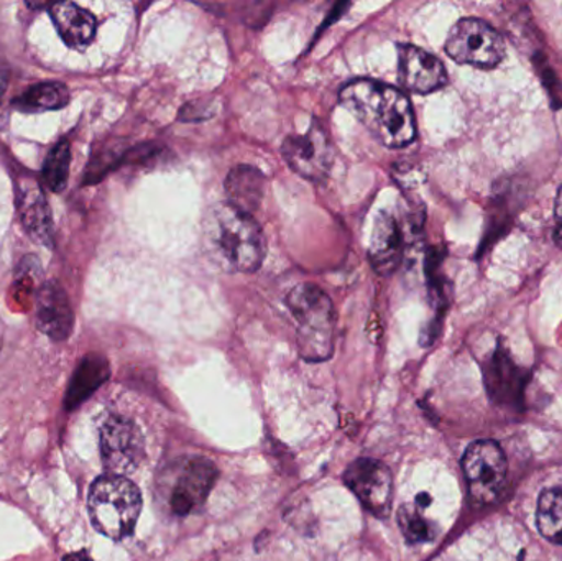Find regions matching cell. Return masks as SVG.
Instances as JSON below:
<instances>
[{
	"mask_svg": "<svg viewBox=\"0 0 562 561\" xmlns=\"http://www.w3.org/2000/svg\"><path fill=\"white\" fill-rule=\"evenodd\" d=\"M344 108L389 148H402L416 137L415 114L405 92L385 82L357 79L340 91Z\"/></svg>",
	"mask_w": 562,
	"mask_h": 561,
	"instance_id": "cell-1",
	"label": "cell"
},
{
	"mask_svg": "<svg viewBox=\"0 0 562 561\" xmlns=\"http://www.w3.org/2000/svg\"><path fill=\"white\" fill-rule=\"evenodd\" d=\"M204 246L217 266L227 272L252 273L267 254L262 227L254 216L229 203L211 207L203 224Z\"/></svg>",
	"mask_w": 562,
	"mask_h": 561,
	"instance_id": "cell-2",
	"label": "cell"
},
{
	"mask_svg": "<svg viewBox=\"0 0 562 561\" xmlns=\"http://www.w3.org/2000/svg\"><path fill=\"white\" fill-rule=\"evenodd\" d=\"M286 306L296 322L301 358L310 362L329 359L336 333V312L329 296L313 283H301L288 293Z\"/></svg>",
	"mask_w": 562,
	"mask_h": 561,
	"instance_id": "cell-3",
	"label": "cell"
},
{
	"mask_svg": "<svg viewBox=\"0 0 562 561\" xmlns=\"http://www.w3.org/2000/svg\"><path fill=\"white\" fill-rule=\"evenodd\" d=\"M89 517L102 536L122 540L132 536L142 513V494L124 476L105 474L89 491Z\"/></svg>",
	"mask_w": 562,
	"mask_h": 561,
	"instance_id": "cell-4",
	"label": "cell"
},
{
	"mask_svg": "<svg viewBox=\"0 0 562 561\" xmlns=\"http://www.w3.org/2000/svg\"><path fill=\"white\" fill-rule=\"evenodd\" d=\"M217 480V468L203 457L181 458L158 481V497L170 516L187 517L204 506Z\"/></svg>",
	"mask_w": 562,
	"mask_h": 561,
	"instance_id": "cell-5",
	"label": "cell"
},
{
	"mask_svg": "<svg viewBox=\"0 0 562 561\" xmlns=\"http://www.w3.org/2000/svg\"><path fill=\"white\" fill-rule=\"evenodd\" d=\"M446 53L461 65L488 69L504 59L505 43L484 20L462 19L449 32Z\"/></svg>",
	"mask_w": 562,
	"mask_h": 561,
	"instance_id": "cell-6",
	"label": "cell"
},
{
	"mask_svg": "<svg viewBox=\"0 0 562 561\" xmlns=\"http://www.w3.org/2000/svg\"><path fill=\"white\" fill-rule=\"evenodd\" d=\"M462 468L474 503L479 506L494 503L507 480L508 464L504 450L495 441H475L465 451Z\"/></svg>",
	"mask_w": 562,
	"mask_h": 561,
	"instance_id": "cell-7",
	"label": "cell"
},
{
	"mask_svg": "<svg viewBox=\"0 0 562 561\" xmlns=\"http://www.w3.org/2000/svg\"><path fill=\"white\" fill-rule=\"evenodd\" d=\"M101 457L108 474L127 476L145 458L144 435L137 425L121 415L105 418L101 427Z\"/></svg>",
	"mask_w": 562,
	"mask_h": 561,
	"instance_id": "cell-8",
	"label": "cell"
},
{
	"mask_svg": "<svg viewBox=\"0 0 562 561\" xmlns=\"http://www.w3.org/2000/svg\"><path fill=\"white\" fill-rule=\"evenodd\" d=\"M281 154L291 170L314 183L326 180L333 167V144L317 122L304 134L288 137L281 145Z\"/></svg>",
	"mask_w": 562,
	"mask_h": 561,
	"instance_id": "cell-9",
	"label": "cell"
},
{
	"mask_svg": "<svg viewBox=\"0 0 562 561\" xmlns=\"http://www.w3.org/2000/svg\"><path fill=\"white\" fill-rule=\"evenodd\" d=\"M344 483L373 516L382 519L389 516L393 501V478L385 464L372 458H360L347 468Z\"/></svg>",
	"mask_w": 562,
	"mask_h": 561,
	"instance_id": "cell-10",
	"label": "cell"
},
{
	"mask_svg": "<svg viewBox=\"0 0 562 561\" xmlns=\"http://www.w3.org/2000/svg\"><path fill=\"white\" fill-rule=\"evenodd\" d=\"M16 210L23 229L35 243L53 247V216L43 188L30 175L16 178Z\"/></svg>",
	"mask_w": 562,
	"mask_h": 561,
	"instance_id": "cell-11",
	"label": "cell"
},
{
	"mask_svg": "<svg viewBox=\"0 0 562 561\" xmlns=\"http://www.w3.org/2000/svg\"><path fill=\"white\" fill-rule=\"evenodd\" d=\"M398 76L403 89L416 94H429L448 82L442 63L413 45H398Z\"/></svg>",
	"mask_w": 562,
	"mask_h": 561,
	"instance_id": "cell-12",
	"label": "cell"
},
{
	"mask_svg": "<svg viewBox=\"0 0 562 561\" xmlns=\"http://www.w3.org/2000/svg\"><path fill=\"white\" fill-rule=\"evenodd\" d=\"M36 326L53 341L61 343L71 336L75 313L63 287L56 280L43 283L36 295Z\"/></svg>",
	"mask_w": 562,
	"mask_h": 561,
	"instance_id": "cell-13",
	"label": "cell"
},
{
	"mask_svg": "<svg viewBox=\"0 0 562 561\" xmlns=\"http://www.w3.org/2000/svg\"><path fill=\"white\" fill-rule=\"evenodd\" d=\"M402 256L403 239L398 223L393 214L382 211L373 224L372 239H370L369 246L370 263L376 273L389 277L402 262Z\"/></svg>",
	"mask_w": 562,
	"mask_h": 561,
	"instance_id": "cell-14",
	"label": "cell"
},
{
	"mask_svg": "<svg viewBox=\"0 0 562 561\" xmlns=\"http://www.w3.org/2000/svg\"><path fill=\"white\" fill-rule=\"evenodd\" d=\"M48 9L59 36L69 48L82 49L91 45L98 30L91 12L72 2L53 3Z\"/></svg>",
	"mask_w": 562,
	"mask_h": 561,
	"instance_id": "cell-15",
	"label": "cell"
},
{
	"mask_svg": "<svg viewBox=\"0 0 562 561\" xmlns=\"http://www.w3.org/2000/svg\"><path fill=\"white\" fill-rule=\"evenodd\" d=\"M226 193L229 204L252 216L262 204L266 177L259 168L240 165L227 175Z\"/></svg>",
	"mask_w": 562,
	"mask_h": 561,
	"instance_id": "cell-16",
	"label": "cell"
},
{
	"mask_svg": "<svg viewBox=\"0 0 562 561\" xmlns=\"http://www.w3.org/2000/svg\"><path fill=\"white\" fill-rule=\"evenodd\" d=\"M111 375L108 359L101 355H88L79 361L68 392H66L65 405L68 411H75L85 404Z\"/></svg>",
	"mask_w": 562,
	"mask_h": 561,
	"instance_id": "cell-17",
	"label": "cell"
},
{
	"mask_svg": "<svg viewBox=\"0 0 562 561\" xmlns=\"http://www.w3.org/2000/svg\"><path fill=\"white\" fill-rule=\"evenodd\" d=\"M69 102V91L63 82L45 81L36 82L22 92L19 98L13 99V108L20 112L58 111Z\"/></svg>",
	"mask_w": 562,
	"mask_h": 561,
	"instance_id": "cell-18",
	"label": "cell"
},
{
	"mask_svg": "<svg viewBox=\"0 0 562 561\" xmlns=\"http://www.w3.org/2000/svg\"><path fill=\"white\" fill-rule=\"evenodd\" d=\"M537 524L541 536L562 546V491L547 490L538 501Z\"/></svg>",
	"mask_w": 562,
	"mask_h": 561,
	"instance_id": "cell-19",
	"label": "cell"
},
{
	"mask_svg": "<svg viewBox=\"0 0 562 561\" xmlns=\"http://www.w3.org/2000/svg\"><path fill=\"white\" fill-rule=\"evenodd\" d=\"M69 165H71V145L68 141L58 142L49 150L45 164H43L42 178L49 190L59 193L68 183Z\"/></svg>",
	"mask_w": 562,
	"mask_h": 561,
	"instance_id": "cell-20",
	"label": "cell"
},
{
	"mask_svg": "<svg viewBox=\"0 0 562 561\" xmlns=\"http://www.w3.org/2000/svg\"><path fill=\"white\" fill-rule=\"evenodd\" d=\"M425 506L416 501L405 504L398 513V526L409 543H425L435 539L436 529L431 520L423 513Z\"/></svg>",
	"mask_w": 562,
	"mask_h": 561,
	"instance_id": "cell-21",
	"label": "cell"
},
{
	"mask_svg": "<svg viewBox=\"0 0 562 561\" xmlns=\"http://www.w3.org/2000/svg\"><path fill=\"white\" fill-rule=\"evenodd\" d=\"M518 381H520V378L515 374V366L497 352L487 375L491 392H497V397L504 401L505 397H508L510 391L517 388Z\"/></svg>",
	"mask_w": 562,
	"mask_h": 561,
	"instance_id": "cell-22",
	"label": "cell"
},
{
	"mask_svg": "<svg viewBox=\"0 0 562 561\" xmlns=\"http://www.w3.org/2000/svg\"><path fill=\"white\" fill-rule=\"evenodd\" d=\"M63 561H94L86 550L81 552L69 553V556L63 557Z\"/></svg>",
	"mask_w": 562,
	"mask_h": 561,
	"instance_id": "cell-23",
	"label": "cell"
},
{
	"mask_svg": "<svg viewBox=\"0 0 562 561\" xmlns=\"http://www.w3.org/2000/svg\"><path fill=\"white\" fill-rule=\"evenodd\" d=\"M7 86V71L5 68H3L2 65H0V96L3 94V91H5Z\"/></svg>",
	"mask_w": 562,
	"mask_h": 561,
	"instance_id": "cell-24",
	"label": "cell"
},
{
	"mask_svg": "<svg viewBox=\"0 0 562 561\" xmlns=\"http://www.w3.org/2000/svg\"><path fill=\"white\" fill-rule=\"evenodd\" d=\"M557 217H558V221H560V224L562 226V187H561L560 193H558V198H557Z\"/></svg>",
	"mask_w": 562,
	"mask_h": 561,
	"instance_id": "cell-25",
	"label": "cell"
}]
</instances>
